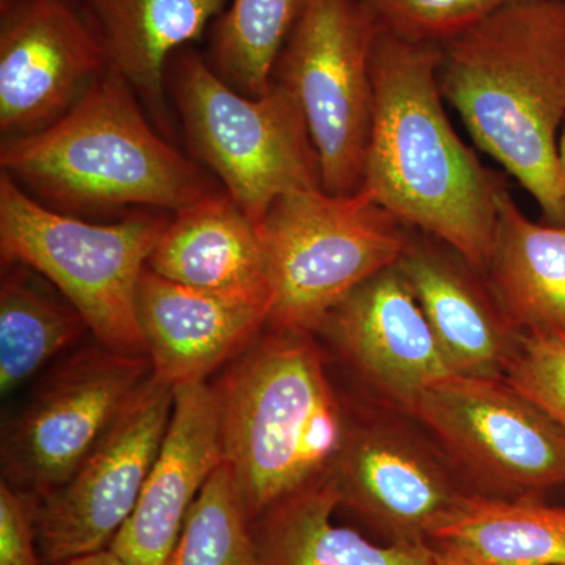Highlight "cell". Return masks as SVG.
<instances>
[{
	"instance_id": "obj_9",
	"label": "cell",
	"mask_w": 565,
	"mask_h": 565,
	"mask_svg": "<svg viewBox=\"0 0 565 565\" xmlns=\"http://www.w3.org/2000/svg\"><path fill=\"white\" fill-rule=\"evenodd\" d=\"M408 416L476 494L546 501L565 487V430L505 379L451 375L430 385Z\"/></svg>"
},
{
	"instance_id": "obj_14",
	"label": "cell",
	"mask_w": 565,
	"mask_h": 565,
	"mask_svg": "<svg viewBox=\"0 0 565 565\" xmlns=\"http://www.w3.org/2000/svg\"><path fill=\"white\" fill-rule=\"evenodd\" d=\"M326 340L390 408L411 414L430 385L456 375L396 266L362 282L323 318Z\"/></svg>"
},
{
	"instance_id": "obj_2",
	"label": "cell",
	"mask_w": 565,
	"mask_h": 565,
	"mask_svg": "<svg viewBox=\"0 0 565 565\" xmlns=\"http://www.w3.org/2000/svg\"><path fill=\"white\" fill-rule=\"evenodd\" d=\"M438 84L479 150L565 225V0H527L444 41Z\"/></svg>"
},
{
	"instance_id": "obj_19",
	"label": "cell",
	"mask_w": 565,
	"mask_h": 565,
	"mask_svg": "<svg viewBox=\"0 0 565 565\" xmlns=\"http://www.w3.org/2000/svg\"><path fill=\"white\" fill-rule=\"evenodd\" d=\"M102 40L110 70L120 74L162 131L167 120V66L192 46L230 0H77Z\"/></svg>"
},
{
	"instance_id": "obj_6",
	"label": "cell",
	"mask_w": 565,
	"mask_h": 565,
	"mask_svg": "<svg viewBox=\"0 0 565 565\" xmlns=\"http://www.w3.org/2000/svg\"><path fill=\"white\" fill-rule=\"evenodd\" d=\"M167 84L193 158L256 225L285 193L322 188L302 107L285 85L274 81L262 96L234 90L193 44L174 52Z\"/></svg>"
},
{
	"instance_id": "obj_22",
	"label": "cell",
	"mask_w": 565,
	"mask_h": 565,
	"mask_svg": "<svg viewBox=\"0 0 565 565\" xmlns=\"http://www.w3.org/2000/svg\"><path fill=\"white\" fill-rule=\"evenodd\" d=\"M492 565H565V505L471 493L435 534Z\"/></svg>"
},
{
	"instance_id": "obj_24",
	"label": "cell",
	"mask_w": 565,
	"mask_h": 565,
	"mask_svg": "<svg viewBox=\"0 0 565 565\" xmlns=\"http://www.w3.org/2000/svg\"><path fill=\"white\" fill-rule=\"evenodd\" d=\"M305 6L307 0H230L211 25L207 62L234 90L264 95Z\"/></svg>"
},
{
	"instance_id": "obj_13",
	"label": "cell",
	"mask_w": 565,
	"mask_h": 565,
	"mask_svg": "<svg viewBox=\"0 0 565 565\" xmlns=\"http://www.w3.org/2000/svg\"><path fill=\"white\" fill-rule=\"evenodd\" d=\"M77 0H0V129L41 131L109 70Z\"/></svg>"
},
{
	"instance_id": "obj_15",
	"label": "cell",
	"mask_w": 565,
	"mask_h": 565,
	"mask_svg": "<svg viewBox=\"0 0 565 565\" xmlns=\"http://www.w3.org/2000/svg\"><path fill=\"white\" fill-rule=\"evenodd\" d=\"M169 429L139 501L109 550L129 565H163L185 516L223 463L221 415L207 382L177 386Z\"/></svg>"
},
{
	"instance_id": "obj_26",
	"label": "cell",
	"mask_w": 565,
	"mask_h": 565,
	"mask_svg": "<svg viewBox=\"0 0 565 565\" xmlns=\"http://www.w3.org/2000/svg\"><path fill=\"white\" fill-rule=\"evenodd\" d=\"M382 31L441 44L490 14L527 0H362Z\"/></svg>"
},
{
	"instance_id": "obj_29",
	"label": "cell",
	"mask_w": 565,
	"mask_h": 565,
	"mask_svg": "<svg viewBox=\"0 0 565 565\" xmlns=\"http://www.w3.org/2000/svg\"><path fill=\"white\" fill-rule=\"evenodd\" d=\"M435 565H492L449 545H433Z\"/></svg>"
},
{
	"instance_id": "obj_4",
	"label": "cell",
	"mask_w": 565,
	"mask_h": 565,
	"mask_svg": "<svg viewBox=\"0 0 565 565\" xmlns=\"http://www.w3.org/2000/svg\"><path fill=\"white\" fill-rule=\"evenodd\" d=\"M0 166L33 199L61 212L174 214L222 191L156 132L128 82L110 68L61 120L3 140Z\"/></svg>"
},
{
	"instance_id": "obj_16",
	"label": "cell",
	"mask_w": 565,
	"mask_h": 565,
	"mask_svg": "<svg viewBox=\"0 0 565 565\" xmlns=\"http://www.w3.org/2000/svg\"><path fill=\"white\" fill-rule=\"evenodd\" d=\"M433 327L452 373L504 379L520 334L487 281L460 253L427 234H412L396 263Z\"/></svg>"
},
{
	"instance_id": "obj_12",
	"label": "cell",
	"mask_w": 565,
	"mask_h": 565,
	"mask_svg": "<svg viewBox=\"0 0 565 565\" xmlns=\"http://www.w3.org/2000/svg\"><path fill=\"white\" fill-rule=\"evenodd\" d=\"M173 405L172 386L151 377L70 481L36 500L41 564L109 548L136 509Z\"/></svg>"
},
{
	"instance_id": "obj_30",
	"label": "cell",
	"mask_w": 565,
	"mask_h": 565,
	"mask_svg": "<svg viewBox=\"0 0 565 565\" xmlns=\"http://www.w3.org/2000/svg\"><path fill=\"white\" fill-rule=\"evenodd\" d=\"M43 565H129L120 556L115 555L109 548L99 550V552L88 553L71 557V559L61 561V563L43 564Z\"/></svg>"
},
{
	"instance_id": "obj_23",
	"label": "cell",
	"mask_w": 565,
	"mask_h": 565,
	"mask_svg": "<svg viewBox=\"0 0 565 565\" xmlns=\"http://www.w3.org/2000/svg\"><path fill=\"white\" fill-rule=\"evenodd\" d=\"M0 286V394L9 396L85 333L87 322L62 296L47 291L21 264H9Z\"/></svg>"
},
{
	"instance_id": "obj_25",
	"label": "cell",
	"mask_w": 565,
	"mask_h": 565,
	"mask_svg": "<svg viewBox=\"0 0 565 565\" xmlns=\"http://www.w3.org/2000/svg\"><path fill=\"white\" fill-rule=\"evenodd\" d=\"M250 519L225 462L203 487L163 565H255Z\"/></svg>"
},
{
	"instance_id": "obj_31",
	"label": "cell",
	"mask_w": 565,
	"mask_h": 565,
	"mask_svg": "<svg viewBox=\"0 0 565 565\" xmlns=\"http://www.w3.org/2000/svg\"><path fill=\"white\" fill-rule=\"evenodd\" d=\"M559 161L561 169H563L564 178H565V125L563 131H561L559 137Z\"/></svg>"
},
{
	"instance_id": "obj_7",
	"label": "cell",
	"mask_w": 565,
	"mask_h": 565,
	"mask_svg": "<svg viewBox=\"0 0 565 565\" xmlns=\"http://www.w3.org/2000/svg\"><path fill=\"white\" fill-rule=\"evenodd\" d=\"M258 230L273 282L267 327L310 333L353 289L396 266L412 239L411 228L364 189L285 193Z\"/></svg>"
},
{
	"instance_id": "obj_8",
	"label": "cell",
	"mask_w": 565,
	"mask_h": 565,
	"mask_svg": "<svg viewBox=\"0 0 565 565\" xmlns=\"http://www.w3.org/2000/svg\"><path fill=\"white\" fill-rule=\"evenodd\" d=\"M381 25L362 0H307L278 55L274 81L302 107L322 189L363 185L374 114L373 51Z\"/></svg>"
},
{
	"instance_id": "obj_10",
	"label": "cell",
	"mask_w": 565,
	"mask_h": 565,
	"mask_svg": "<svg viewBox=\"0 0 565 565\" xmlns=\"http://www.w3.org/2000/svg\"><path fill=\"white\" fill-rule=\"evenodd\" d=\"M151 377L98 341L65 356L3 429L2 481L35 500L68 482Z\"/></svg>"
},
{
	"instance_id": "obj_20",
	"label": "cell",
	"mask_w": 565,
	"mask_h": 565,
	"mask_svg": "<svg viewBox=\"0 0 565 565\" xmlns=\"http://www.w3.org/2000/svg\"><path fill=\"white\" fill-rule=\"evenodd\" d=\"M484 275L516 332L565 343V225L531 221L508 188Z\"/></svg>"
},
{
	"instance_id": "obj_5",
	"label": "cell",
	"mask_w": 565,
	"mask_h": 565,
	"mask_svg": "<svg viewBox=\"0 0 565 565\" xmlns=\"http://www.w3.org/2000/svg\"><path fill=\"white\" fill-rule=\"evenodd\" d=\"M170 218L134 214L92 223L33 199L0 177V253L57 289L87 322L95 340L126 355H147L137 292Z\"/></svg>"
},
{
	"instance_id": "obj_18",
	"label": "cell",
	"mask_w": 565,
	"mask_h": 565,
	"mask_svg": "<svg viewBox=\"0 0 565 565\" xmlns=\"http://www.w3.org/2000/svg\"><path fill=\"white\" fill-rule=\"evenodd\" d=\"M148 269L166 280L273 307V282L258 225L225 191L174 212Z\"/></svg>"
},
{
	"instance_id": "obj_1",
	"label": "cell",
	"mask_w": 565,
	"mask_h": 565,
	"mask_svg": "<svg viewBox=\"0 0 565 565\" xmlns=\"http://www.w3.org/2000/svg\"><path fill=\"white\" fill-rule=\"evenodd\" d=\"M440 62V44L379 32L362 189L408 228L449 245L484 274L505 182L452 128Z\"/></svg>"
},
{
	"instance_id": "obj_27",
	"label": "cell",
	"mask_w": 565,
	"mask_h": 565,
	"mask_svg": "<svg viewBox=\"0 0 565 565\" xmlns=\"http://www.w3.org/2000/svg\"><path fill=\"white\" fill-rule=\"evenodd\" d=\"M504 379L565 430V343L522 337Z\"/></svg>"
},
{
	"instance_id": "obj_3",
	"label": "cell",
	"mask_w": 565,
	"mask_h": 565,
	"mask_svg": "<svg viewBox=\"0 0 565 565\" xmlns=\"http://www.w3.org/2000/svg\"><path fill=\"white\" fill-rule=\"evenodd\" d=\"M211 386L223 462L250 522L332 473L352 411L330 381L315 333L267 327Z\"/></svg>"
},
{
	"instance_id": "obj_11",
	"label": "cell",
	"mask_w": 565,
	"mask_h": 565,
	"mask_svg": "<svg viewBox=\"0 0 565 565\" xmlns=\"http://www.w3.org/2000/svg\"><path fill=\"white\" fill-rule=\"evenodd\" d=\"M340 509L388 544L429 545L471 494L451 460L412 416L353 412L330 473Z\"/></svg>"
},
{
	"instance_id": "obj_21",
	"label": "cell",
	"mask_w": 565,
	"mask_h": 565,
	"mask_svg": "<svg viewBox=\"0 0 565 565\" xmlns=\"http://www.w3.org/2000/svg\"><path fill=\"white\" fill-rule=\"evenodd\" d=\"M330 475L270 505L250 523L255 565H435L429 545L375 544L333 522Z\"/></svg>"
},
{
	"instance_id": "obj_28",
	"label": "cell",
	"mask_w": 565,
	"mask_h": 565,
	"mask_svg": "<svg viewBox=\"0 0 565 565\" xmlns=\"http://www.w3.org/2000/svg\"><path fill=\"white\" fill-rule=\"evenodd\" d=\"M35 498L0 482V565H43L36 544Z\"/></svg>"
},
{
	"instance_id": "obj_17",
	"label": "cell",
	"mask_w": 565,
	"mask_h": 565,
	"mask_svg": "<svg viewBox=\"0 0 565 565\" xmlns=\"http://www.w3.org/2000/svg\"><path fill=\"white\" fill-rule=\"evenodd\" d=\"M137 315L152 377L172 386L207 382L269 326L264 305L199 291L145 270Z\"/></svg>"
}]
</instances>
